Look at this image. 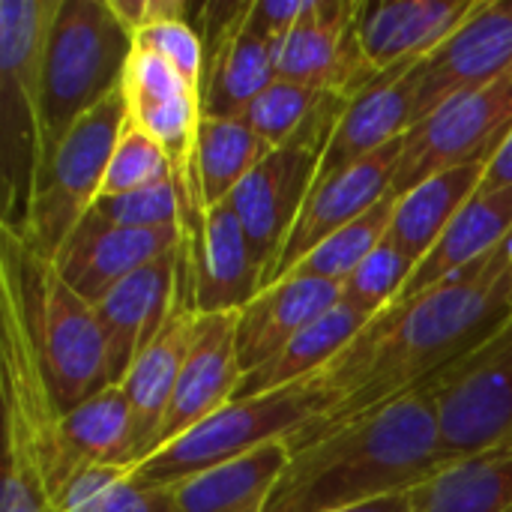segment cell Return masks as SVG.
Instances as JSON below:
<instances>
[{
  "instance_id": "10",
  "label": "cell",
  "mask_w": 512,
  "mask_h": 512,
  "mask_svg": "<svg viewBox=\"0 0 512 512\" xmlns=\"http://www.w3.org/2000/svg\"><path fill=\"white\" fill-rule=\"evenodd\" d=\"M512 135V75L459 93L405 135L393 192L405 195L423 180L468 165L492 162Z\"/></svg>"
},
{
  "instance_id": "16",
  "label": "cell",
  "mask_w": 512,
  "mask_h": 512,
  "mask_svg": "<svg viewBox=\"0 0 512 512\" xmlns=\"http://www.w3.org/2000/svg\"><path fill=\"white\" fill-rule=\"evenodd\" d=\"M180 252H183V243L174 252L126 276L93 306L102 336H105L111 387L123 384L135 360L162 333L177 300Z\"/></svg>"
},
{
  "instance_id": "23",
  "label": "cell",
  "mask_w": 512,
  "mask_h": 512,
  "mask_svg": "<svg viewBox=\"0 0 512 512\" xmlns=\"http://www.w3.org/2000/svg\"><path fill=\"white\" fill-rule=\"evenodd\" d=\"M512 237V186L498 192H477L462 213L453 219V225L444 231V237L435 243V249L426 255L420 267H414L411 279L405 282L396 303H408L429 288L453 279L456 273L474 267L477 261L498 252ZM393 303V306H396ZM390 309V306H387Z\"/></svg>"
},
{
  "instance_id": "32",
  "label": "cell",
  "mask_w": 512,
  "mask_h": 512,
  "mask_svg": "<svg viewBox=\"0 0 512 512\" xmlns=\"http://www.w3.org/2000/svg\"><path fill=\"white\" fill-rule=\"evenodd\" d=\"M93 213L117 228H135V231H183V201L174 177H165L159 183L141 186L126 195L114 198H96Z\"/></svg>"
},
{
  "instance_id": "7",
  "label": "cell",
  "mask_w": 512,
  "mask_h": 512,
  "mask_svg": "<svg viewBox=\"0 0 512 512\" xmlns=\"http://www.w3.org/2000/svg\"><path fill=\"white\" fill-rule=\"evenodd\" d=\"M348 102L351 99L342 93H324V99L309 114V120L297 129V135L282 147H273L228 198L249 237L255 264L261 267L264 288L288 234L294 231L315 189L321 159Z\"/></svg>"
},
{
  "instance_id": "25",
  "label": "cell",
  "mask_w": 512,
  "mask_h": 512,
  "mask_svg": "<svg viewBox=\"0 0 512 512\" xmlns=\"http://www.w3.org/2000/svg\"><path fill=\"white\" fill-rule=\"evenodd\" d=\"M486 177V162H468L450 171H441L411 192L399 195L396 213L390 222L387 240L414 264L420 267L462 207L480 192Z\"/></svg>"
},
{
  "instance_id": "38",
  "label": "cell",
  "mask_w": 512,
  "mask_h": 512,
  "mask_svg": "<svg viewBox=\"0 0 512 512\" xmlns=\"http://www.w3.org/2000/svg\"><path fill=\"white\" fill-rule=\"evenodd\" d=\"M512 186V135L504 141V147L492 156L486 165V177L480 183V192H498Z\"/></svg>"
},
{
  "instance_id": "19",
  "label": "cell",
  "mask_w": 512,
  "mask_h": 512,
  "mask_svg": "<svg viewBox=\"0 0 512 512\" xmlns=\"http://www.w3.org/2000/svg\"><path fill=\"white\" fill-rule=\"evenodd\" d=\"M483 0H381L360 3V48L375 75L417 66L438 51Z\"/></svg>"
},
{
  "instance_id": "9",
  "label": "cell",
  "mask_w": 512,
  "mask_h": 512,
  "mask_svg": "<svg viewBox=\"0 0 512 512\" xmlns=\"http://www.w3.org/2000/svg\"><path fill=\"white\" fill-rule=\"evenodd\" d=\"M426 393L450 462L512 441V318Z\"/></svg>"
},
{
  "instance_id": "39",
  "label": "cell",
  "mask_w": 512,
  "mask_h": 512,
  "mask_svg": "<svg viewBox=\"0 0 512 512\" xmlns=\"http://www.w3.org/2000/svg\"><path fill=\"white\" fill-rule=\"evenodd\" d=\"M339 512H417V504H414V492H402V495H390V498H381V501L360 504V507Z\"/></svg>"
},
{
  "instance_id": "22",
  "label": "cell",
  "mask_w": 512,
  "mask_h": 512,
  "mask_svg": "<svg viewBox=\"0 0 512 512\" xmlns=\"http://www.w3.org/2000/svg\"><path fill=\"white\" fill-rule=\"evenodd\" d=\"M342 303V285L288 276L237 312V360L243 375L270 363L309 324Z\"/></svg>"
},
{
  "instance_id": "3",
  "label": "cell",
  "mask_w": 512,
  "mask_h": 512,
  "mask_svg": "<svg viewBox=\"0 0 512 512\" xmlns=\"http://www.w3.org/2000/svg\"><path fill=\"white\" fill-rule=\"evenodd\" d=\"M0 276L18 288L30 339L57 408L69 414L111 387L96 309L60 279L54 261L36 255L18 234L0 231Z\"/></svg>"
},
{
  "instance_id": "2",
  "label": "cell",
  "mask_w": 512,
  "mask_h": 512,
  "mask_svg": "<svg viewBox=\"0 0 512 512\" xmlns=\"http://www.w3.org/2000/svg\"><path fill=\"white\" fill-rule=\"evenodd\" d=\"M447 465L435 402L417 393L294 450L264 512L351 510L414 492Z\"/></svg>"
},
{
  "instance_id": "35",
  "label": "cell",
  "mask_w": 512,
  "mask_h": 512,
  "mask_svg": "<svg viewBox=\"0 0 512 512\" xmlns=\"http://www.w3.org/2000/svg\"><path fill=\"white\" fill-rule=\"evenodd\" d=\"M165 177H171V165H168V156L162 153V147L144 129H138L126 120V126L120 129V138L114 144L99 198L126 195L141 186L159 183Z\"/></svg>"
},
{
  "instance_id": "36",
  "label": "cell",
  "mask_w": 512,
  "mask_h": 512,
  "mask_svg": "<svg viewBox=\"0 0 512 512\" xmlns=\"http://www.w3.org/2000/svg\"><path fill=\"white\" fill-rule=\"evenodd\" d=\"M135 45L165 57L192 87L201 90L204 81V42L192 21H168V24H153L141 33H135Z\"/></svg>"
},
{
  "instance_id": "30",
  "label": "cell",
  "mask_w": 512,
  "mask_h": 512,
  "mask_svg": "<svg viewBox=\"0 0 512 512\" xmlns=\"http://www.w3.org/2000/svg\"><path fill=\"white\" fill-rule=\"evenodd\" d=\"M396 201H399L396 192L384 195L360 219H354L351 225H345L342 231H336L333 237H327L321 246H315L288 276L324 279V282H339L342 285L387 240L390 222H393V213H396Z\"/></svg>"
},
{
  "instance_id": "15",
  "label": "cell",
  "mask_w": 512,
  "mask_h": 512,
  "mask_svg": "<svg viewBox=\"0 0 512 512\" xmlns=\"http://www.w3.org/2000/svg\"><path fill=\"white\" fill-rule=\"evenodd\" d=\"M402 150H405V138H399V141L387 144L384 150L348 165L345 171H339L336 177H330L312 189L294 231L288 234V240L279 252V261L273 264L267 288L282 282L315 246H321L327 237H333L336 231H342L345 225L360 219L384 195L393 192L396 171L402 162Z\"/></svg>"
},
{
  "instance_id": "40",
  "label": "cell",
  "mask_w": 512,
  "mask_h": 512,
  "mask_svg": "<svg viewBox=\"0 0 512 512\" xmlns=\"http://www.w3.org/2000/svg\"><path fill=\"white\" fill-rule=\"evenodd\" d=\"M510 273H512V237H510Z\"/></svg>"
},
{
  "instance_id": "13",
  "label": "cell",
  "mask_w": 512,
  "mask_h": 512,
  "mask_svg": "<svg viewBox=\"0 0 512 512\" xmlns=\"http://www.w3.org/2000/svg\"><path fill=\"white\" fill-rule=\"evenodd\" d=\"M507 75H512V12L504 0H483L438 51L414 66L417 123L453 96Z\"/></svg>"
},
{
  "instance_id": "29",
  "label": "cell",
  "mask_w": 512,
  "mask_h": 512,
  "mask_svg": "<svg viewBox=\"0 0 512 512\" xmlns=\"http://www.w3.org/2000/svg\"><path fill=\"white\" fill-rule=\"evenodd\" d=\"M267 153L270 147L252 132V126L243 117L237 120L201 117L195 177L204 207H216L228 201Z\"/></svg>"
},
{
  "instance_id": "8",
  "label": "cell",
  "mask_w": 512,
  "mask_h": 512,
  "mask_svg": "<svg viewBox=\"0 0 512 512\" xmlns=\"http://www.w3.org/2000/svg\"><path fill=\"white\" fill-rule=\"evenodd\" d=\"M123 126L126 99L117 90L87 111L45 156L27 225L18 234L36 255L54 261L75 225L93 210Z\"/></svg>"
},
{
  "instance_id": "31",
  "label": "cell",
  "mask_w": 512,
  "mask_h": 512,
  "mask_svg": "<svg viewBox=\"0 0 512 512\" xmlns=\"http://www.w3.org/2000/svg\"><path fill=\"white\" fill-rule=\"evenodd\" d=\"M57 512H177L165 489H144L129 468H87L57 495Z\"/></svg>"
},
{
  "instance_id": "33",
  "label": "cell",
  "mask_w": 512,
  "mask_h": 512,
  "mask_svg": "<svg viewBox=\"0 0 512 512\" xmlns=\"http://www.w3.org/2000/svg\"><path fill=\"white\" fill-rule=\"evenodd\" d=\"M321 99H324V90L276 78L264 93L255 96V102L246 108L243 120L273 150L297 135V129L309 120V114L318 108Z\"/></svg>"
},
{
  "instance_id": "1",
  "label": "cell",
  "mask_w": 512,
  "mask_h": 512,
  "mask_svg": "<svg viewBox=\"0 0 512 512\" xmlns=\"http://www.w3.org/2000/svg\"><path fill=\"white\" fill-rule=\"evenodd\" d=\"M512 318L510 240L429 288L384 309L309 384L321 393V414L297 432L291 453L399 399L426 393L456 363L486 345Z\"/></svg>"
},
{
  "instance_id": "4",
  "label": "cell",
  "mask_w": 512,
  "mask_h": 512,
  "mask_svg": "<svg viewBox=\"0 0 512 512\" xmlns=\"http://www.w3.org/2000/svg\"><path fill=\"white\" fill-rule=\"evenodd\" d=\"M60 0L0 3V231L21 234L42 168L45 48Z\"/></svg>"
},
{
  "instance_id": "6",
  "label": "cell",
  "mask_w": 512,
  "mask_h": 512,
  "mask_svg": "<svg viewBox=\"0 0 512 512\" xmlns=\"http://www.w3.org/2000/svg\"><path fill=\"white\" fill-rule=\"evenodd\" d=\"M324 408L321 393L303 381L255 399H234L192 432L156 450L129 477L144 489H165L243 459L270 441H291Z\"/></svg>"
},
{
  "instance_id": "26",
  "label": "cell",
  "mask_w": 512,
  "mask_h": 512,
  "mask_svg": "<svg viewBox=\"0 0 512 512\" xmlns=\"http://www.w3.org/2000/svg\"><path fill=\"white\" fill-rule=\"evenodd\" d=\"M375 318L363 315L360 309L339 303L330 312H324L315 324H309L288 348H282L270 363L261 369L243 375L234 399H255L264 393H276L294 384H303L324 372L354 339L363 327H369Z\"/></svg>"
},
{
  "instance_id": "12",
  "label": "cell",
  "mask_w": 512,
  "mask_h": 512,
  "mask_svg": "<svg viewBox=\"0 0 512 512\" xmlns=\"http://www.w3.org/2000/svg\"><path fill=\"white\" fill-rule=\"evenodd\" d=\"M357 18L354 0H309L306 15L273 45L276 78L354 99L378 78L363 57Z\"/></svg>"
},
{
  "instance_id": "14",
  "label": "cell",
  "mask_w": 512,
  "mask_h": 512,
  "mask_svg": "<svg viewBox=\"0 0 512 512\" xmlns=\"http://www.w3.org/2000/svg\"><path fill=\"white\" fill-rule=\"evenodd\" d=\"M195 321H198V306H195V291H192V258H189V240L183 237L174 309L162 333L147 345V351L135 360V366L120 384L132 411V468H138L156 450L183 360L192 345Z\"/></svg>"
},
{
  "instance_id": "21",
  "label": "cell",
  "mask_w": 512,
  "mask_h": 512,
  "mask_svg": "<svg viewBox=\"0 0 512 512\" xmlns=\"http://www.w3.org/2000/svg\"><path fill=\"white\" fill-rule=\"evenodd\" d=\"M186 240L198 315L240 312L258 297V291L264 288L261 267L255 264L249 237L231 201L207 207L201 228Z\"/></svg>"
},
{
  "instance_id": "17",
  "label": "cell",
  "mask_w": 512,
  "mask_h": 512,
  "mask_svg": "<svg viewBox=\"0 0 512 512\" xmlns=\"http://www.w3.org/2000/svg\"><path fill=\"white\" fill-rule=\"evenodd\" d=\"M240 381L243 369L237 360V312L198 315L192 345L183 360L156 450L168 447L171 441L222 411L228 402H234Z\"/></svg>"
},
{
  "instance_id": "20",
  "label": "cell",
  "mask_w": 512,
  "mask_h": 512,
  "mask_svg": "<svg viewBox=\"0 0 512 512\" xmlns=\"http://www.w3.org/2000/svg\"><path fill=\"white\" fill-rule=\"evenodd\" d=\"M417 126V81L414 66H399L378 75L366 90H360L327 144L315 186L336 177L348 165L384 150L387 144L405 138Z\"/></svg>"
},
{
  "instance_id": "24",
  "label": "cell",
  "mask_w": 512,
  "mask_h": 512,
  "mask_svg": "<svg viewBox=\"0 0 512 512\" xmlns=\"http://www.w3.org/2000/svg\"><path fill=\"white\" fill-rule=\"evenodd\" d=\"M288 462V441H270L243 459L165 486V492L177 512H264Z\"/></svg>"
},
{
  "instance_id": "41",
  "label": "cell",
  "mask_w": 512,
  "mask_h": 512,
  "mask_svg": "<svg viewBox=\"0 0 512 512\" xmlns=\"http://www.w3.org/2000/svg\"><path fill=\"white\" fill-rule=\"evenodd\" d=\"M504 3H507V9H510V12H512V0H504Z\"/></svg>"
},
{
  "instance_id": "34",
  "label": "cell",
  "mask_w": 512,
  "mask_h": 512,
  "mask_svg": "<svg viewBox=\"0 0 512 512\" xmlns=\"http://www.w3.org/2000/svg\"><path fill=\"white\" fill-rule=\"evenodd\" d=\"M414 264L384 240L345 282H342V303L360 309L369 318H378L387 306L396 303L405 282L411 279Z\"/></svg>"
},
{
  "instance_id": "18",
  "label": "cell",
  "mask_w": 512,
  "mask_h": 512,
  "mask_svg": "<svg viewBox=\"0 0 512 512\" xmlns=\"http://www.w3.org/2000/svg\"><path fill=\"white\" fill-rule=\"evenodd\" d=\"M183 237V231L117 228L90 210L60 246L54 267L78 297L96 306L126 276L174 252Z\"/></svg>"
},
{
  "instance_id": "5",
  "label": "cell",
  "mask_w": 512,
  "mask_h": 512,
  "mask_svg": "<svg viewBox=\"0 0 512 512\" xmlns=\"http://www.w3.org/2000/svg\"><path fill=\"white\" fill-rule=\"evenodd\" d=\"M135 33L108 0H60L45 48L42 162L96 105L120 90Z\"/></svg>"
},
{
  "instance_id": "11",
  "label": "cell",
  "mask_w": 512,
  "mask_h": 512,
  "mask_svg": "<svg viewBox=\"0 0 512 512\" xmlns=\"http://www.w3.org/2000/svg\"><path fill=\"white\" fill-rule=\"evenodd\" d=\"M252 0L201 3L189 21L204 42L201 117L237 120L276 81L273 45L246 30Z\"/></svg>"
},
{
  "instance_id": "37",
  "label": "cell",
  "mask_w": 512,
  "mask_h": 512,
  "mask_svg": "<svg viewBox=\"0 0 512 512\" xmlns=\"http://www.w3.org/2000/svg\"><path fill=\"white\" fill-rule=\"evenodd\" d=\"M306 9L309 0H252L246 15V30L276 45L282 36L291 33V27L306 15Z\"/></svg>"
},
{
  "instance_id": "27",
  "label": "cell",
  "mask_w": 512,
  "mask_h": 512,
  "mask_svg": "<svg viewBox=\"0 0 512 512\" xmlns=\"http://www.w3.org/2000/svg\"><path fill=\"white\" fill-rule=\"evenodd\" d=\"M69 480L87 468H132V411L120 387H105L60 423Z\"/></svg>"
},
{
  "instance_id": "28",
  "label": "cell",
  "mask_w": 512,
  "mask_h": 512,
  "mask_svg": "<svg viewBox=\"0 0 512 512\" xmlns=\"http://www.w3.org/2000/svg\"><path fill=\"white\" fill-rule=\"evenodd\" d=\"M417 512H512V441L459 459L414 489Z\"/></svg>"
}]
</instances>
